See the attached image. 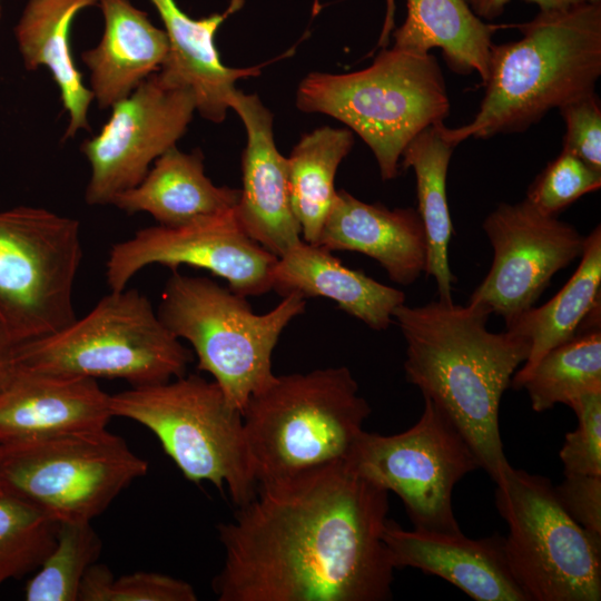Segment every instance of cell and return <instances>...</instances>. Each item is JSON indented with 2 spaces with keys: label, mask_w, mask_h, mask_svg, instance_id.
<instances>
[{
  "label": "cell",
  "mask_w": 601,
  "mask_h": 601,
  "mask_svg": "<svg viewBox=\"0 0 601 601\" xmlns=\"http://www.w3.org/2000/svg\"><path fill=\"white\" fill-rule=\"evenodd\" d=\"M316 244L362 253L404 286L425 272L427 242L417 210L364 203L346 190L337 191Z\"/></svg>",
  "instance_id": "obj_19"
},
{
  "label": "cell",
  "mask_w": 601,
  "mask_h": 601,
  "mask_svg": "<svg viewBox=\"0 0 601 601\" xmlns=\"http://www.w3.org/2000/svg\"><path fill=\"white\" fill-rule=\"evenodd\" d=\"M515 27L521 39L492 46L485 95L474 118L459 128L442 125L453 145L526 130L550 110L595 91L601 0L540 11Z\"/></svg>",
  "instance_id": "obj_3"
},
{
  "label": "cell",
  "mask_w": 601,
  "mask_h": 601,
  "mask_svg": "<svg viewBox=\"0 0 601 601\" xmlns=\"http://www.w3.org/2000/svg\"><path fill=\"white\" fill-rule=\"evenodd\" d=\"M601 187V171L562 150L536 176L525 199L540 213L558 216L582 196Z\"/></svg>",
  "instance_id": "obj_33"
},
{
  "label": "cell",
  "mask_w": 601,
  "mask_h": 601,
  "mask_svg": "<svg viewBox=\"0 0 601 601\" xmlns=\"http://www.w3.org/2000/svg\"><path fill=\"white\" fill-rule=\"evenodd\" d=\"M240 190L216 186L206 176L199 150L171 147L154 161L136 187L118 194L110 205L132 215L148 213L164 227H179L231 210Z\"/></svg>",
  "instance_id": "obj_23"
},
{
  "label": "cell",
  "mask_w": 601,
  "mask_h": 601,
  "mask_svg": "<svg viewBox=\"0 0 601 601\" xmlns=\"http://www.w3.org/2000/svg\"><path fill=\"white\" fill-rule=\"evenodd\" d=\"M114 417L151 431L184 477L227 487L236 506L256 493L243 414L215 381L190 374L110 395Z\"/></svg>",
  "instance_id": "obj_7"
},
{
  "label": "cell",
  "mask_w": 601,
  "mask_h": 601,
  "mask_svg": "<svg viewBox=\"0 0 601 601\" xmlns=\"http://www.w3.org/2000/svg\"><path fill=\"white\" fill-rule=\"evenodd\" d=\"M443 124L430 126L417 134L404 148L401 165L405 169L412 168L416 178L417 213L427 242L424 273L436 282L440 299L453 300L452 285L456 278L449 264L453 225L446 196V176L456 146L443 136Z\"/></svg>",
  "instance_id": "obj_27"
},
{
  "label": "cell",
  "mask_w": 601,
  "mask_h": 601,
  "mask_svg": "<svg viewBox=\"0 0 601 601\" xmlns=\"http://www.w3.org/2000/svg\"><path fill=\"white\" fill-rule=\"evenodd\" d=\"M99 0H29L14 27L18 50L26 69L46 67L69 115L63 138L89 130L88 110L93 95L73 62L70 27L76 14Z\"/></svg>",
  "instance_id": "obj_24"
},
{
  "label": "cell",
  "mask_w": 601,
  "mask_h": 601,
  "mask_svg": "<svg viewBox=\"0 0 601 601\" xmlns=\"http://www.w3.org/2000/svg\"><path fill=\"white\" fill-rule=\"evenodd\" d=\"M81 258L77 219L31 206L0 211V316L19 344L76 319Z\"/></svg>",
  "instance_id": "obj_11"
},
{
  "label": "cell",
  "mask_w": 601,
  "mask_h": 601,
  "mask_svg": "<svg viewBox=\"0 0 601 601\" xmlns=\"http://www.w3.org/2000/svg\"><path fill=\"white\" fill-rule=\"evenodd\" d=\"M383 539L395 569L440 577L476 601H528L499 534L474 540L462 532L406 530L388 519Z\"/></svg>",
  "instance_id": "obj_18"
},
{
  "label": "cell",
  "mask_w": 601,
  "mask_h": 601,
  "mask_svg": "<svg viewBox=\"0 0 601 601\" xmlns=\"http://www.w3.org/2000/svg\"><path fill=\"white\" fill-rule=\"evenodd\" d=\"M105 30L99 43L81 53L90 71L89 89L100 109L127 98L158 72L169 52L165 30L128 0H99Z\"/></svg>",
  "instance_id": "obj_21"
},
{
  "label": "cell",
  "mask_w": 601,
  "mask_h": 601,
  "mask_svg": "<svg viewBox=\"0 0 601 601\" xmlns=\"http://www.w3.org/2000/svg\"><path fill=\"white\" fill-rule=\"evenodd\" d=\"M578 426L565 434L559 452L564 474L601 475V391L571 401Z\"/></svg>",
  "instance_id": "obj_34"
},
{
  "label": "cell",
  "mask_w": 601,
  "mask_h": 601,
  "mask_svg": "<svg viewBox=\"0 0 601 601\" xmlns=\"http://www.w3.org/2000/svg\"><path fill=\"white\" fill-rule=\"evenodd\" d=\"M1 463H2V445L0 444V494H3L1 484Z\"/></svg>",
  "instance_id": "obj_39"
},
{
  "label": "cell",
  "mask_w": 601,
  "mask_h": 601,
  "mask_svg": "<svg viewBox=\"0 0 601 601\" xmlns=\"http://www.w3.org/2000/svg\"><path fill=\"white\" fill-rule=\"evenodd\" d=\"M148 462L106 428L2 445L4 494L57 523L91 522Z\"/></svg>",
  "instance_id": "obj_10"
},
{
  "label": "cell",
  "mask_w": 601,
  "mask_h": 601,
  "mask_svg": "<svg viewBox=\"0 0 601 601\" xmlns=\"http://www.w3.org/2000/svg\"><path fill=\"white\" fill-rule=\"evenodd\" d=\"M520 388L526 390L533 411L539 413L601 391L600 325L580 328L572 338L546 352Z\"/></svg>",
  "instance_id": "obj_29"
},
{
  "label": "cell",
  "mask_w": 601,
  "mask_h": 601,
  "mask_svg": "<svg viewBox=\"0 0 601 601\" xmlns=\"http://www.w3.org/2000/svg\"><path fill=\"white\" fill-rule=\"evenodd\" d=\"M186 348L137 289L111 292L67 327L18 347L19 366L89 378H121L131 387L185 375Z\"/></svg>",
  "instance_id": "obj_8"
},
{
  "label": "cell",
  "mask_w": 601,
  "mask_h": 601,
  "mask_svg": "<svg viewBox=\"0 0 601 601\" xmlns=\"http://www.w3.org/2000/svg\"><path fill=\"white\" fill-rule=\"evenodd\" d=\"M19 345L0 316V391L4 388L17 371Z\"/></svg>",
  "instance_id": "obj_38"
},
{
  "label": "cell",
  "mask_w": 601,
  "mask_h": 601,
  "mask_svg": "<svg viewBox=\"0 0 601 601\" xmlns=\"http://www.w3.org/2000/svg\"><path fill=\"white\" fill-rule=\"evenodd\" d=\"M494 483L506 560L528 601H599L601 536L570 516L548 477L509 463Z\"/></svg>",
  "instance_id": "obj_9"
},
{
  "label": "cell",
  "mask_w": 601,
  "mask_h": 601,
  "mask_svg": "<svg viewBox=\"0 0 601 601\" xmlns=\"http://www.w3.org/2000/svg\"><path fill=\"white\" fill-rule=\"evenodd\" d=\"M490 311L469 303L432 300L404 304L393 318L406 342L405 376L455 424L496 481L509 461L499 411L503 393L530 353V343L508 329L486 328Z\"/></svg>",
  "instance_id": "obj_2"
},
{
  "label": "cell",
  "mask_w": 601,
  "mask_h": 601,
  "mask_svg": "<svg viewBox=\"0 0 601 601\" xmlns=\"http://www.w3.org/2000/svg\"><path fill=\"white\" fill-rule=\"evenodd\" d=\"M110 395L95 378L19 366L0 391V444L106 428Z\"/></svg>",
  "instance_id": "obj_17"
},
{
  "label": "cell",
  "mask_w": 601,
  "mask_h": 601,
  "mask_svg": "<svg viewBox=\"0 0 601 601\" xmlns=\"http://www.w3.org/2000/svg\"><path fill=\"white\" fill-rule=\"evenodd\" d=\"M102 542L91 522L58 523L56 543L24 587L27 601H78L81 581Z\"/></svg>",
  "instance_id": "obj_30"
},
{
  "label": "cell",
  "mask_w": 601,
  "mask_h": 601,
  "mask_svg": "<svg viewBox=\"0 0 601 601\" xmlns=\"http://www.w3.org/2000/svg\"><path fill=\"white\" fill-rule=\"evenodd\" d=\"M554 491L573 520L601 536V475L564 474V481Z\"/></svg>",
  "instance_id": "obj_36"
},
{
  "label": "cell",
  "mask_w": 601,
  "mask_h": 601,
  "mask_svg": "<svg viewBox=\"0 0 601 601\" xmlns=\"http://www.w3.org/2000/svg\"><path fill=\"white\" fill-rule=\"evenodd\" d=\"M346 460L361 475L394 492L414 528L462 532L453 491L481 465L455 424L428 397L413 426L393 435L364 431Z\"/></svg>",
  "instance_id": "obj_12"
},
{
  "label": "cell",
  "mask_w": 601,
  "mask_h": 601,
  "mask_svg": "<svg viewBox=\"0 0 601 601\" xmlns=\"http://www.w3.org/2000/svg\"><path fill=\"white\" fill-rule=\"evenodd\" d=\"M188 582L170 575L138 571L115 578L111 570L93 563L80 585L78 601H196Z\"/></svg>",
  "instance_id": "obj_32"
},
{
  "label": "cell",
  "mask_w": 601,
  "mask_h": 601,
  "mask_svg": "<svg viewBox=\"0 0 601 601\" xmlns=\"http://www.w3.org/2000/svg\"><path fill=\"white\" fill-rule=\"evenodd\" d=\"M276 260L244 231L234 208L179 227L137 230L111 247L106 279L111 292H119L144 267L161 265L177 270L185 265L224 278L231 290L247 297L272 290Z\"/></svg>",
  "instance_id": "obj_13"
},
{
  "label": "cell",
  "mask_w": 601,
  "mask_h": 601,
  "mask_svg": "<svg viewBox=\"0 0 601 601\" xmlns=\"http://www.w3.org/2000/svg\"><path fill=\"white\" fill-rule=\"evenodd\" d=\"M371 411L346 366L276 375L242 413L257 485L346 460Z\"/></svg>",
  "instance_id": "obj_4"
},
{
  "label": "cell",
  "mask_w": 601,
  "mask_h": 601,
  "mask_svg": "<svg viewBox=\"0 0 601 601\" xmlns=\"http://www.w3.org/2000/svg\"><path fill=\"white\" fill-rule=\"evenodd\" d=\"M511 0H466L473 12L481 19L492 20L501 16ZM539 6L540 11L562 10L591 0H529Z\"/></svg>",
  "instance_id": "obj_37"
},
{
  "label": "cell",
  "mask_w": 601,
  "mask_h": 601,
  "mask_svg": "<svg viewBox=\"0 0 601 601\" xmlns=\"http://www.w3.org/2000/svg\"><path fill=\"white\" fill-rule=\"evenodd\" d=\"M306 298L289 294L273 309L255 314L246 296L207 277L173 270L157 314L197 356L229 403L242 413L249 397L275 378L272 356L286 326L305 309Z\"/></svg>",
  "instance_id": "obj_6"
},
{
  "label": "cell",
  "mask_w": 601,
  "mask_h": 601,
  "mask_svg": "<svg viewBox=\"0 0 601 601\" xmlns=\"http://www.w3.org/2000/svg\"><path fill=\"white\" fill-rule=\"evenodd\" d=\"M230 108L242 119L247 135L236 218L253 240L280 257L303 240L290 199L288 160L276 147L273 115L257 95L236 89Z\"/></svg>",
  "instance_id": "obj_16"
},
{
  "label": "cell",
  "mask_w": 601,
  "mask_h": 601,
  "mask_svg": "<svg viewBox=\"0 0 601 601\" xmlns=\"http://www.w3.org/2000/svg\"><path fill=\"white\" fill-rule=\"evenodd\" d=\"M407 16L394 32V48L427 55L442 50L449 67L461 75H489L492 37L501 28L477 17L466 0H406Z\"/></svg>",
  "instance_id": "obj_25"
},
{
  "label": "cell",
  "mask_w": 601,
  "mask_h": 601,
  "mask_svg": "<svg viewBox=\"0 0 601 601\" xmlns=\"http://www.w3.org/2000/svg\"><path fill=\"white\" fill-rule=\"evenodd\" d=\"M296 105L304 112L334 117L356 132L373 151L384 180L397 176L406 145L450 112L435 57L394 47L382 49L359 71L309 73L298 87Z\"/></svg>",
  "instance_id": "obj_5"
},
{
  "label": "cell",
  "mask_w": 601,
  "mask_h": 601,
  "mask_svg": "<svg viewBox=\"0 0 601 601\" xmlns=\"http://www.w3.org/2000/svg\"><path fill=\"white\" fill-rule=\"evenodd\" d=\"M58 523L9 494H0V585L35 572L56 543Z\"/></svg>",
  "instance_id": "obj_31"
},
{
  "label": "cell",
  "mask_w": 601,
  "mask_h": 601,
  "mask_svg": "<svg viewBox=\"0 0 601 601\" xmlns=\"http://www.w3.org/2000/svg\"><path fill=\"white\" fill-rule=\"evenodd\" d=\"M581 260L566 284L545 304L532 306L506 322V329L530 343V353L511 386L520 390L525 376L551 348L578 334L584 319L600 307L601 228L585 237Z\"/></svg>",
  "instance_id": "obj_26"
},
{
  "label": "cell",
  "mask_w": 601,
  "mask_h": 601,
  "mask_svg": "<svg viewBox=\"0 0 601 601\" xmlns=\"http://www.w3.org/2000/svg\"><path fill=\"white\" fill-rule=\"evenodd\" d=\"M353 144L349 129L321 127L304 135L287 158L292 205L306 243H317L336 198L337 168Z\"/></svg>",
  "instance_id": "obj_28"
},
{
  "label": "cell",
  "mask_w": 601,
  "mask_h": 601,
  "mask_svg": "<svg viewBox=\"0 0 601 601\" xmlns=\"http://www.w3.org/2000/svg\"><path fill=\"white\" fill-rule=\"evenodd\" d=\"M483 229L494 257L469 303L501 315L505 323L534 306L552 277L581 257L585 245L574 226L540 213L525 198L500 204Z\"/></svg>",
  "instance_id": "obj_15"
},
{
  "label": "cell",
  "mask_w": 601,
  "mask_h": 601,
  "mask_svg": "<svg viewBox=\"0 0 601 601\" xmlns=\"http://www.w3.org/2000/svg\"><path fill=\"white\" fill-rule=\"evenodd\" d=\"M388 492L347 460L260 484L217 525L218 601H385Z\"/></svg>",
  "instance_id": "obj_1"
},
{
  "label": "cell",
  "mask_w": 601,
  "mask_h": 601,
  "mask_svg": "<svg viewBox=\"0 0 601 601\" xmlns=\"http://www.w3.org/2000/svg\"><path fill=\"white\" fill-rule=\"evenodd\" d=\"M165 24L169 41L168 57L157 72L168 86L189 89L196 111L206 120L221 122L230 108V99L239 79L259 75V67L229 68L215 46V35L224 20L236 12L243 0H230L223 13L193 19L175 0H150Z\"/></svg>",
  "instance_id": "obj_20"
},
{
  "label": "cell",
  "mask_w": 601,
  "mask_h": 601,
  "mask_svg": "<svg viewBox=\"0 0 601 601\" xmlns=\"http://www.w3.org/2000/svg\"><path fill=\"white\" fill-rule=\"evenodd\" d=\"M111 108L100 132L80 148L91 169L88 205L111 204L139 185L150 165L186 132L196 101L189 89L168 86L156 72Z\"/></svg>",
  "instance_id": "obj_14"
},
{
  "label": "cell",
  "mask_w": 601,
  "mask_h": 601,
  "mask_svg": "<svg viewBox=\"0 0 601 601\" xmlns=\"http://www.w3.org/2000/svg\"><path fill=\"white\" fill-rule=\"evenodd\" d=\"M565 124L562 150L601 171V105L595 91L559 108Z\"/></svg>",
  "instance_id": "obj_35"
},
{
  "label": "cell",
  "mask_w": 601,
  "mask_h": 601,
  "mask_svg": "<svg viewBox=\"0 0 601 601\" xmlns=\"http://www.w3.org/2000/svg\"><path fill=\"white\" fill-rule=\"evenodd\" d=\"M272 290L282 297H326L375 331L386 329L394 309L405 303L402 290L346 267L331 250L305 240L277 257Z\"/></svg>",
  "instance_id": "obj_22"
}]
</instances>
